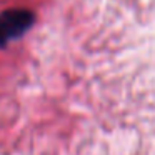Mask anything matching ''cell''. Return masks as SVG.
Wrapping results in <instances>:
<instances>
[{
  "label": "cell",
  "mask_w": 155,
  "mask_h": 155,
  "mask_svg": "<svg viewBox=\"0 0 155 155\" xmlns=\"http://www.w3.org/2000/svg\"><path fill=\"white\" fill-rule=\"evenodd\" d=\"M35 24L34 12L27 8H8L0 14V48H5L12 40L24 37Z\"/></svg>",
  "instance_id": "6da1fadb"
}]
</instances>
